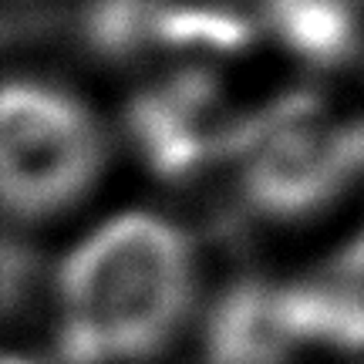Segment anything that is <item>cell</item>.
Wrapping results in <instances>:
<instances>
[{"mask_svg": "<svg viewBox=\"0 0 364 364\" xmlns=\"http://www.w3.org/2000/svg\"><path fill=\"white\" fill-rule=\"evenodd\" d=\"M0 364H27V361H21V358H0Z\"/></svg>", "mask_w": 364, "mask_h": 364, "instance_id": "4", "label": "cell"}, {"mask_svg": "<svg viewBox=\"0 0 364 364\" xmlns=\"http://www.w3.org/2000/svg\"><path fill=\"white\" fill-rule=\"evenodd\" d=\"M348 142L334 125L314 115H287L263 135L250 182L267 206H307L341 179Z\"/></svg>", "mask_w": 364, "mask_h": 364, "instance_id": "3", "label": "cell"}, {"mask_svg": "<svg viewBox=\"0 0 364 364\" xmlns=\"http://www.w3.org/2000/svg\"><path fill=\"white\" fill-rule=\"evenodd\" d=\"M102 159V132L75 98L41 85L0 88V206L54 216L95 186Z\"/></svg>", "mask_w": 364, "mask_h": 364, "instance_id": "2", "label": "cell"}, {"mask_svg": "<svg viewBox=\"0 0 364 364\" xmlns=\"http://www.w3.org/2000/svg\"><path fill=\"white\" fill-rule=\"evenodd\" d=\"M61 304V348L71 364L156 354L176 334L189 304L186 240L145 213L105 223L68 257Z\"/></svg>", "mask_w": 364, "mask_h": 364, "instance_id": "1", "label": "cell"}]
</instances>
